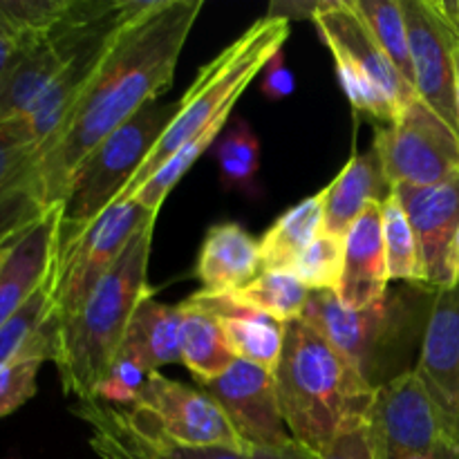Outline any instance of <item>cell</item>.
I'll list each match as a JSON object with an SVG mask.
<instances>
[{
    "label": "cell",
    "instance_id": "obj_13",
    "mask_svg": "<svg viewBox=\"0 0 459 459\" xmlns=\"http://www.w3.org/2000/svg\"><path fill=\"white\" fill-rule=\"evenodd\" d=\"M202 388L249 448H282L294 442L282 421L273 372L236 359L222 377Z\"/></svg>",
    "mask_w": 459,
    "mask_h": 459
},
{
    "label": "cell",
    "instance_id": "obj_16",
    "mask_svg": "<svg viewBox=\"0 0 459 459\" xmlns=\"http://www.w3.org/2000/svg\"><path fill=\"white\" fill-rule=\"evenodd\" d=\"M415 372L459 439V282L435 294Z\"/></svg>",
    "mask_w": 459,
    "mask_h": 459
},
{
    "label": "cell",
    "instance_id": "obj_10",
    "mask_svg": "<svg viewBox=\"0 0 459 459\" xmlns=\"http://www.w3.org/2000/svg\"><path fill=\"white\" fill-rule=\"evenodd\" d=\"M411 45L415 92L433 108L459 137V108L455 61H453V22L444 0H402Z\"/></svg>",
    "mask_w": 459,
    "mask_h": 459
},
{
    "label": "cell",
    "instance_id": "obj_7",
    "mask_svg": "<svg viewBox=\"0 0 459 459\" xmlns=\"http://www.w3.org/2000/svg\"><path fill=\"white\" fill-rule=\"evenodd\" d=\"M366 430L372 459H459V439L415 370L377 388Z\"/></svg>",
    "mask_w": 459,
    "mask_h": 459
},
{
    "label": "cell",
    "instance_id": "obj_8",
    "mask_svg": "<svg viewBox=\"0 0 459 459\" xmlns=\"http://www.w3.org/2000/svg\"><path fill=\"white\" fill-rule=\"evenodd\" d=\"M372 148L393 186H435L459 178V137L420 97L393 124L377 128Z\"/></svg>",
    "mask_w": 459,
    "mask_h": 459
},
{
    "label": "cell",
    "instance_id": "obj_30",
    "mask_svg": "<svg viewBox=\"0 0 459 459\" xmlns=\"http://www.w3.org/2000/svg\"><path fill=\"white\" fill-rule=\"evenodd\" d=\"M229 117L231 115H222L220 119H215L204 133H200L197 137H193L191 142L184 143V146L179 148L178 152H173V155H170L169 160H166L164 164H161L160 169H157L155 173H152L151 178L128 197V200L139 202L143 209L152 211V213H160L161 204H164L169 193L175 188V184H178L179 179L188 173V169H191V166L195 164L215 142H218L220 133H222L224 126L229 124Z\"/></svg>",
    "mask_w": 459,
    "mask_h": 459
},
{
    "label": "cell",
    "instance_id": "obj_41",
    "mask_svg": "<svg viewBox=\"0 0 459 459\" xmlns=\"http://www.w3.org/2000/svg\"><path fill=\"white\" fill-rule=\"evenodd\" d=\"M444 4H446L448 16H451L453 25H455V31H457V36H459V0H457V3H446V0H444Z\"/></svg>",
    "mask_w": 459,
    "mask_h": 459
},
{
    "label": "cell",
    "instance_id": "obj_12",
    "mask_svg": "<svg viewBox=\"0 0 459 459\" xmlns=\"http://www.w3.org/2000/svg\"><path fill=\"white\" fill-rule=\"evenodd\" d=\"M137 406L161 433L182 446H222L247 451L222 408L206 393L152 372L139 393Z\"/></svg>",
    "mask_w": 459,
    "mask_h": 459
},
{
    "label": "cell",
    "instance_id": "obj_24",
    "mask_svg": "<svg viewBox=\"0 0 459 459\" xmlns=\"http://www.w3.org/2000/svg\"><path fill=\"white\" fill-rule=\"evenodd\" d=\"M323 191L291 206L260 238L263 272H290L294 260L321 236Z\"/></svg>",
    "mask_w": 459,
    "mask_h": 459
},
{
    "label": "cell",
    "instance_id": "obj_9",
    "mask_svg": "<svg viewBox=\"0 0 459 459\" xmlns=\"http://www.w3.org/2000/svg\"><path fill=\"white\" fill-rule=\"evenodd\" d=\"M157 213L134 200H119L81 236L65 255L54 260L52 282L54 321L72 316L85 303L103 276L119 263L126 247Z\"/></svg>",
    "mask_w": 459,
    "mask_h": 459
},
{
    "label": "cell",
    "instance_id": "obj_11",
    "mask_svg": "<svg viewBox=\"0 0 459 459\" xmlns=\"http://www.w3.org/2000/svg\"><path fill=\"white\" fill-rule=\"evenodd\" d=\"M92 429L94 451L103 459H251L247 451L222 446H182L166 437L137 406H115L101 399L72 408Z\"/></svg>",
    "mask_w": 459,
    "mask_h": 459
},
{
    "label": "cell",
    "instance_id": "obj_42",
    "mask_svg": "<svg viewBox=\"0 0 459 459\" xmlns=\"http://www.w3.org/2000/svg\"><path fill=\"white\" fill-rule=\"evenodd\" d=\"M453 272H455V285L459 282V231L455 238V251H453Z\"/></svg>",
    "mask_w": 459,
    "mask_h": 459
},
{
    "label": "cell",
    "instance_id": "obj_20",
    "mask_svg": "<svg viewBox=\"0 0 459 459\" xmlns=\"http://www.w3.org/2000/svg\"><path fill=\"white\" fill-rule=\"evenodd\" d=\"M191 307L213 314L220 321L229 350L240 361L254 363L273 372L278 368L285 341V323H278L264 314L245 307L231 296H213L197 291L184 300Z\"/></svg>",
    "mask_w": 459,
    "mask_h": 459
},
{
    "label": "cell",
    "instance_id": "obj_2",
    "mask_svg": "<svg viewBox=\"0 0 459 459\" xmlns=\"http://www.w3.org/2000/svg\"><path fill=\"white\" fill-rule=\"evenodd\" d=\"M273 381L291 439L314 457L341 433L366 424L377 394L303 318L285 323V341Z\"/></svg>",
    "mask_w": 459,
    "mask_h": 459
},
{
    "label": "cell",
    "instance_id": "obj_17",
    "mask_svg": "<svg viewBox=\"0 0 459 459\" xmlns=\"http://www.w3.org/2000/svg\"><path fill=\"white\" fill-rule=\"evenodd\" d=\"M39 152L25 130L0 124V247L34 227L48 211L40 193Z\"/></svg>",
    "mask_w": 459,
    "mask_h": 459
},
{
    "label": "cell",
    "instance_id": "obj_27",
    "mask_svg": "<svg viewBox=\"0 0 459 459\" xmlns=\"http://www.w3.org/2000/svg\"><path fill=\"white\" fill-rule=\"evenodd\" d=\"M233 300L278 323L303 318L312 291L290 272H263L255 281L233 291Z\"/></svg>",
    "mask_w": 459,
    "mask_h": 459
},
{
    "label": "cell",
    "instance_id": "obj_23",
    "mask_svg": "<svg viewBox=\"0 0 459 459\" xmlns=\"http://www.w3.org/2000/svg\"><path fill=\"white\" fill-rule=\"evenodd\" d=\"M182 305H161L143 299L130 318L121 352L130 354L148 375L170 363H182Z\"/></svg>",
    "mask_w": 459,
    "mask_h": 459
},
{
    "label": "cell",
    "instance_id": "obj_29",
    "mask_svg": "<svg viewBox=\"0 0 459 459\" xmlns=\"http://www.w3.org/2000/svg\"><path fill=\"white\" fill-rule=\"evenodd\" d=\"M354 12L363 21L388 61L397 67L408 85L415 88L412 74L411 45H408L406 18H403L402 0H350Z\"/></svg>",
    "mask_w": 459,
    "mask_h": 459
},
{
    "label": "cell",
    "instance_id": "obj_39",
    "mask_svg": "<svg viewBox=\"0 0 459 459\" xmlns=\"http://www.w3.org/2000/svg\"><path fill=\"white\" fill-rule=\"evenodd\" d=\"M13 52H16V45H13L12 40H7L0 36V76H3L4 67H7L9 58L13 56Z\"/></svg>",
    "mask_w": 459,
    "mask_h": 459
},
{
    "label": "cell",
    "instance_id": "obj_32",
    "mask_svg": "<svg viewBox=\"0 0 459 459\" xmlns=\"http://www.w3.org/2000/svg\"><path fill=\"white\" fill-rule=\"evenodd\" d=\"M384 218V247L390 281L421 282L420 245L399 197L390 195L381 204Z\"/></svg>",
    "mask_w": 459,
    "mask_h": 459
},
{
    "label": "cell",
    "instance_id": "obj_36",
    "mask_svg": "<svg viewBox=\"0 0 459 459\" xmlns=\"http://www.w3.org/2000/svg\"><path fill=\"white\" fill-rule=\"evenodd\" d=\"M260 90H263V94L269 99V101H281V99L291 97V94H294V90H296L294 72L287 67L282 49L281 52L273 54V58L267 63V67L263 70Z\"/></svg>",
    "mask_w": 459,
    "mask_h": 459
},
{
    "label": "cell",
    "instance_id": "obj_33",
    "mask_svg": "<svg viewBox=\"0 0 459 459\" xmlns=\"http://www.w3.org/2000/svg\"><path fill=\"white\" fill-rule=\"evenodd\" d=\"M345 263V240L334 236H321L294 260L290 273H294L309 291H336Z\"/></svg>",
    "mask_w": 459,
    "mask_h": 459
},
{
    "label": "cell",
    "instance_id": "obj_5",
    "mask_svg": "<svg viewBox=\"0 0 459 459\" xmlns=\"http://www.w3.org/2000/svg\"><path fill=\"white\" fill-rule=\"evenodd\" d=\"M287 36H290V21L267 13L249 30L242 31L218 56L211 58L195 76L186 94L179 99L178 117L146 157L121 200H128L184 143L204 133L222 115H231L238 97L249 88L255 76L263 74L273 54L282 49Z\"/></svg>",
    "mask_w": 459,
    "mask_h": 459
},
{
    "label": "cell",
    "instance_id": "obj_15",
    "mask_svg": "<svg viewBox=\"0 0 459 459\" xmlns=\"http://www.w3.org/2000/svg\"><path fill=\"white\" fill-rule=\"evenodd\" d=\"M312 21L316 22L318 34L330 48L332 56L345 58L350 65L357 67L399 110L417 97L415 88L408 85L397 67L388 61L352 4L345 0H321Z\"/></svg>",
    "mask_w": 459,
    "mask_h": 459
},
{
    "label": "cell",
    "instance_id": "obj_44",
    "mask_svg": "<svg viewBox=\"0 0 459 459\" xmlns=\"http://www.w3.org/2000/svg\"><path fill=\"white\" fill-rule=\"evenodd\" d=\"M408 459H426V457H408Z\"/></svg>",
    "mask_w": 459,
    "mask_h": 459
},
{
    "label": "cell",
    "instance_id": "obj_14",
    "mask_svg": "<svg viewBox=\"0 0 459 459\" xmlns=\"http://www.w3.org/2000/svg\"><path fill=\"white\" fill-rule=\"evenodd\" d=\"M393 188L420 245L421 285L430 290L453 287V251L459 231V178L435 186L394 184Z\"/></svg>",
    "mask_w": 459,
    "mask_h": 459
},
{
    "label": "cell",
    "instance_id": "obj_28",
    "mask_svg": "<svg viewBox=\"0 0 459 459\" xmlns=\"http://www.w3.org/2000/svg\"><path fill=\"white\" fill-rule=\"evenodd\" d=\"M215 161L220 170V184L227 191H240L254 197L255 175L260 169V142L249 121L236 117L227 133L215 142Z\"/></svg>",
    "mask_w": 459,
    "mask_h": 459
},
{
    "label": "cell",
    "instance_id": "obj_37",
    "mask_svg": "<svg viewBox=\"0 0 459 459\" xmlns=\"http://www.w3.org/2000/svg\"><path fill=\"white\" fill-rule=\"evenodd\" d=\"M314 459H372L366 424L352 426L341 433L321 455Z\"/></svg>",
    "mask_w": 459,
    "mask_h": 459
},
{
    "label": "cell",
    "instance_id": "obj_25",
    "mask_svg": "<svg viewBox=\"0 0 459 459\" xmlns=\"http://www.w3.org/2000/svg\"><path fill=\"white\" fill-rule=\"evenodd\" d=\"M56 321H54L52 282H45L3 327H0V368L21 354H34L43 361L54 359Z\"/></svg>",
    "mask_w": 459,
    "mask_h": 459
},
{
    "label": "cell",
    "instance_id": "obj_34",
    "mask_svg": "<svg viewBox=\"0 0 459 459\" xmlns=\"http://www.w3.org/2000/svg\"><path fill=\"white\" fill-rule=\"evenodd\" d=\"M43 363V359L34 354H21L0 368V420L34 397L36 377Z\"/></svg>",
    "mask_w": 459,
    "mask_h": 459
},
{
    "label": "cell",
    "instance_id": "obj_4",
    "mask_svg": "<svg viewBox=\"0 0 459 459\" xmlns=\"http://www.w3.org/2000/svg\"><path fill=\"white\" fill-rule=\"evenodd\" d=\"M437 290L411 282L381 303L348 309L334 291H314L303 312L307 321L372 388L411 372L408 361L421 350Z\"/></svg>",
    "mask_w": 459,
    "mask_h": 459
},
{
    "label": "cell",
    "instance_id": "obj_31",
    "mask_svg": "<svg viewBox=\"0 0 459 459\" xmlns=\"http://www.w3.org/2000/svg\"><path fill=\"white\" fill-rule=\"evenodd\" d=\"M76 0H0V36L16 48L52 34Z\"/></svg>",
    "mask_w": 459,
    "mask_h": 459
},
{
    "label": "cell",
    "instance_id": "obj_3",
    "mask_svg": "<svg viewBox=\"0 0 459 459\" xmlns=\"http://www.w3.org/2000/svg\"><path fill=\"white\" fill-rule=\"evenodd\" d=\"M152 231L155 220L139 229L119 263L99 281L85 303L56 323L52 361L63 390L76 402L97 397V388L119 357L134 309L152 294L148 285Z\"/></svg>",
    "mask_w": 459,
    "mask_h": 459
},
{
    "label": "cell",
    "instance_id": "obj_1",
    "mask_svg": "<svg viewBox=\"0 0 459 459\" xmlns=\"http://www.w3.org/2000/svg\"><path fill=\"white\" fill-rule=\"evenodd\" d=\"M202 0L124 3L101 61L52 142L39 151V184L48 209L63 204L81 161L173 83L179 54Z\"/></svg>",
    "mask_w": 459,
    "mask_h": 459
},
{
    "label": "cell",
    "instance_id": "obj_40",
    "mask_svg": "<svg viewBox=\"0 0 459 459\" xmlns=\"http://www.w3.org/2000/svg\"><path fill=\"white\" fill-rule=\"evenodd\" d=\"M446 9V4H444ZM448 13V12H446ZM451 18V16H448ZM453 22V21H451ZM453 31H455V25H453ZM453 61H455V81H457V108H459V36L455 31V39H453Z\"/></svg>",
    "mask_w": 459,
    "mask_h": 459
},
{
    "label": "cell",
    "instance_id": "obj_18",
    "mask_svg": "<svg viewBox=\"0 0 459 459\" xmlns=\"http://www.w3.org/2000/svg\"><path fill=\"white\" fill-rule=\"evenodd\" d=\"M381 204L370 202L345 236L343 276L334 296L348 309H366L388 296Z\"/></svg>",
    "mask_w": 459,
    "mask_h": 459
},
{
    "label": "cell",
    "instance_id": "obj_21",
    "mask_svg": "<svg viewBox=\"0 0 459 459\" xmlns=\"http://www.w3.org/2000/svg\"><path fill=\"white\" fill-rule=\"evenodd\" d=\"M263 273L260 242L240 224L220 222L206 231L197 255L195 276L202 291L229 296Z\"/></svg>",
    "mask_w": 459,
    "mask_h": 459
},
{
    "label": "cell",
    "instance_id": "obj_35",
    "mask_svg": "<svg viewBox=\"0 0 459 459\" xmlns=\"http://www.w3.org/2000/svg\"><path fill=\"white\" fill-rule=\"evenodd\" d=\"M148 372L139 361H134L130 354L119 352L115 366L110 368L106 379L97 388V397L106 403H115V406H133L137 402L139 393H142L143 384L148 381Z\"/></svg>",
    "mask_w": 459,
    "mask_h": 459
},
{
    "label": "cell",
    "instance_id": "obj_43",
    "mask_svg": "<svg viewBox=\"0 0 459 459\" xmlns=\"http://www.w3.org/2000/svg\"><path fill=\"white\" fill-rule=\"evenodd\" d=\"M9 245H12V242H9ZM9 245H7V247H0V264H3L4 255H7V249H9Z\"/></svg>",
    "mask_w": 459,
    "mask_h": 459
},
{
    "label": "cell",
    "instance_id": "obj_38",
    "mask_svg": "<svg viewBox=\"0 0 459 459\" xmlns=\"http://www.w3.org/2000/svg\"><path fill=\"white\" fill-rule=\"evenodd\" d=\"M251 459H314L303 446L291 442L290 446L282 448H249Z\"/></svg>",
    "mask_w": 459,
    "mask_h": 459
},
{
    "label": "cell",
    "instance_id": "obj_19",
    "mask_svg": "<svg viewBox=\"0 0 459 459\" xmlns=\"http://www.w3.org/2000/svg\"><path fill=\"white\" fill-rule=\"evenodd\" d=\"M61 204L9 245L0 264V327L48 282L56 254Z\"/></svg>",
    "mask_w": 459,
    "mask_h": 459
},
{
    "label": "cell",
    "instance_id": "obj_26",
    "mask_svg": "<svg viewBox=\"0 0 459 459\" xmlns=\"http://www.w3.org/2000/svg\"><path fill=\"white\" fill-rule=\"evenodd\" d=\"M184 309L182 327V363L188 368L197 384L218 379L236 361L224 339L222 325L209 312L179 303Z\"/></svg>",
    "mask_w": 459,
    "mask_h": 459
},
{
    "label": "cell",
    "instance_id": "obj_6",
    "mask_svg": "<svg viewBox=\"0 0 459 459\" xmlns=\"http://www.w3.org/2000/svg\"><path fill=\"white\" fill-rule=\"evenodd\" d=\"M179 112V101H152L108 134L74 170L61 204L56 254L65 255L85 231L121 200L126 188Z\"/></svg>",
    "mask_w": 459,
    "mask_h": 459
},
{
    "label": "cell",
    "instance_id": "obj_22",
    "mask_svg": "<svg viewBox=\"0 0 459 459\" xmlns=\"http://www.w3.org/2000/svg\"><path fill=\"white\" fill-rule=\"evenodd\" d=\"M393 193L375 148L352 155L330 186L323 188V233L345 240L366 204H384Z\"/></svg>",
    "mask_w": 459,
    "mask_h": 459
}]
</instances>
